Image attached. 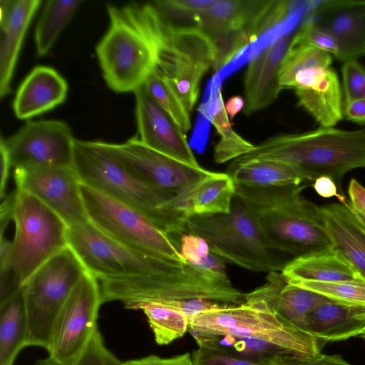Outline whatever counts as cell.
I'll list each match as a JSON object with an SVG mask.
<instances>
[{
  "mask_svg": "<svg viewBox=\"0 0 365 365\" xmlns=\"http://www.w3.org/2000/svg\"><path fill=\"white\" fill-rule=\"evenodd\" d=\"M303 188L235 185V196L250 211L272 248L293 258L332 248L321 207L302 195Z\"/></svg>",
  "mask_w": 365,
  "mask_h": 365,
  "instance_id": "1",
  "label": "cell"
},
{
  "mask_svg": "<svg viewBox=\"0 0 365 365\" xmlns=\"http://www.w3.org/2000/svg\"><path fill=\"white\" fill-rule=\"evenodd\" d=\"M110 26L96 46L108 86L117 93L135 92L155 70L158 31L150 4L108 5Z\"/></svg>",
  "mask_w": 365,
  "mask_h": 365,
  "instance_id": "2",
  "label": "cell"
},
{
  "mask_svg": "<svg viewBox=\"0 0 365 365\" xmlns=\"http://www.w3.org/2000/svg\"><path fill=\"white\" fill-rule=\"evenodd\" d=\"M260 160L294 165L311 180L328 176L339 182L348 172L365 168V128L347 130L320 127L300 133L277 135L255 145L252 151L232 164Z\"/></svg>",
  "mask_w": 365,
  "mask_h": 365,
  "instance_id": "3",
  "label": "cell"
},
{
  "mask_svg": "<svg viewBox=\"0 0 365 365\" xmlns=\"http://www.w3.org/2000/svg\"><path fill=\"white\" fill-rule=\"evenodd\" d=\"M73 168L82 183L138 209L170 235L185 233L177 193L143 182L91 141L76 139Z\"/></svg>",
  "mask_w": 365,
  "mask_h": 365,
  "instance_id": "4",
  "label": "cell"
},
{
  "mask_svg": "<svg viewBox=\"0 0 365 365\" xmlns=\"http://www.w3.org/2000/svg\"><path fill=\"white\" fill-rule=\"evenodd\" d=\"M15 235L7 260L0 265V304L40 267L68 247V226L31 194L16 188Z\"/></svg>",
  "mask_w": 365,
  "mask_h": 365,
  "instance_id": "5",
  "label": "cell"
},
{
  "mask_svg": "<svg viewBox=\"0 0 365 365\" xmlns=\"http://www.w3.org/2000/svg\"><path fill=\"white\" fill-rule=\"evenodd\" d=\"M188 331L252 338L279 346L302 358L319 355L326 343L292 326L259 299L224 304L189 319Z\"/></svg>",
  "mask_w": 365,
  "mask_h": 365,
  "instance_id": "6",
  "label": "cell"
},
{
  "mask_svg": "<svg viewBox=\"0 0 365 365\" xmlns=\"http://www.w3.org/2000/svg\"><path fill=\"white\" fill-rule=\"evenodd\" d=\"M185 233L202 237L212 252L250 271L278 272L289 262L272 248L250 211L235 195L227 214L188 217Z\"/></svg>",
  "mask_w": 365,
  "mask_h": 365,
  "instance_id": "7",
  "label": "cell"
},
{
  "mask_svg": "<svg viewBox=\"0 0 365 365\" xmlns=\"http://www.w3.org/2000/svg\"><path fill=\"white\" fill-rule=\"evenodd\" d=\"M103 302L120 301L127 309L145 302L203 299L240 304L245 293L189 264L180 272L99 281Z\"/></svg>",
  "mask_w": 365,
  "mask_h": 365,
  "instance_id": "8",
  "label": "cell"
},
{
  "mask_svg": "<svg viewBox=\"0 0 365 365\" xmlns=\"http://www.w3.org/2000/svg\"><path fill=\"white\" fill-rule=\"evenodd\" d=\"M89 222L113 240L143 255L185 264L171 235L138 209L81 182Z\"/></svg>",
  "mask_w": 365,
  "mask_h": 365,
  "instance_id": "9",
  "label": "cell"
},
{
  "mask_svg": "<svg viewBox=\"0 0 365 365\" xmlns=\"http://www.w3.org/2000/svg\"><path fill=\"white\" fill-rule=\"evenodd\" d=\"M86 270L68 246L40 267L22 286L27 346L48 349L55 322Z\"/></svg>",
  "mask_w": 365,
  "mask_h": 365,
  "instance_id": "10",
  "label": "cell"
},
{
  "mask_svg": "<svg viewBox=\"0 0 365 365\" xmlns=\"http://www.w3.org/2000/svg\"><path fill=\"white\" fill-rule=\"evenodd\" d=\"M158 34L155 69L168 79L190 113L198 98L200 81L214 66V46L200 29H173L159 15Z\"/></svg>",
  "mask_w": 365,
  "mask_h": 365,
  "instance_id": "11",
  "label": "cell"
},
{
  "mask_svg": "<svg viewBox=\"0 0 365 365\" xmlns=\"http://www.w3.org/2000/svg\"><path fill=\"white\" fill-rule=\"evenodd\" d=\"M68 246L86 272L98 281L181 271L176 264L135 251L102 232L90 222L68 227Z\"/></svg>",
  "mask_w": 365,
  "mask_h": 365,
  "instance_id": "12",
  "label": "cell"
},
{
  "mask_svg": "<svg viewBox=\"0 0 365 365\" xmlns=\"http://www.w3.org/2000/svg\"><path fill=\"white\" fill-rule=\"evenodd\" d=\"M99 281L86 272L74 287L52 331L49 357L59 365H76L95 333L101 304Z\"/></svg>",
  "mask_w": 365,
  "mask_h": 365,
  "instance_id": "13",
  "label": "cell"
},
{
  "mask_svg": "<svg viewBox=\"0 0 365 365\" xmlns=\"http://www.w3.org/2000/svg\"><path fill=\"white\" fill-rule=\"evenodd\" d=\"M91 142L143 182L173 193L199 182L212 172L158 152L136 137L123 143Z\"/></svg>",
  "mask_w": 365,
  "mask_h": 365,
  "instance_id": "14",
  "label": "cell"
},
{
  "mask_svg": "<svg viewBox=\"0 0 365 365\" xmlns=\"http://www.w3.org/2000/svg\"><path fill=\"white\" fill-rule=\"evenodd\" d=\"M76 139L63 121H27L4 144L14 170L73 167Z\"/></svg>",
  "mask_w": 365,
  "mask_h": 365,
  "instance_id": "15",
  "label": "cell"
},
{
  "mask_svg": "<svg viewBox=\"0 0 365 365\" xmlns=\"http://www.w3.org/2000/svg\"><path fill=\"white\" fill-rule=\"evenodd\" d=\"M17 189L27 192L56 213L70 227L89 222L81 182L73 167L14 170Z\"/></svg>",
  "mask_w": 365,
  "mask_h": 365,
  "instance_id": "16",
  "label": "cell"
},
{
  "mask_svg": "<svg viewBox=\"0 0 365 365\" xmlns=\"http://www.w3.org/2000/svg\"><path fill=\"white\" fill-rule=\"evenodd\" d=\"M139 140L148 147L194 167H200L186 137L143 86L134 92Z\"/></svg>",
  "mask_w": 365,
  "mask_h": 365,
  "instance_id": "17",
  "label": "cell"
},
{
  "mask_svg": "<svg viewBox=\"0 0 365 365\" xmlns=\"http://www.w3.org/2000/svg\"><path fill=\"white\" fill-rule=\"evenodd\" d=\"M309 19L334 38L337 59L344 62L365 55V1H321Z\"/></svg>",
  "mask_w": 365,
  "mask_h": 365,
  "instance_id": "18",
  "label": "cell"
},
{
  "mask_svg": "<svg viewBox=\"0 0 365 365\" xmlns=\"http://www.w3.org/2000/svg\"><path fill=\"white\" fill-rule=\"evenodd\" d=\"M292 88L298 103L321 125L334 127L343 118L338 75L331 67L313 66L299 71Z\"/></svg>",
  "mask_w": 365,
  "mask_h": 365,
  "instance_id": "19",
  "label": "cell"
},
{
  "mask_svg": "<svg viewBox=\"0 0 365 365\" xmlns=\"http://www.w3.org/2000/svg\"><path fill=\"white\" fill-rule=\"evenodd\" d=\"M291 39L289 32L279 36L250 61L244 81L245 115L267 108L277 98L282 89L279 73Z\"/></svg>",
  "mask_w": 365,
  "mask_h": 365,
  "instance_id": "20",
  "label": "cell"
},
{
  "mask_svg": "<svg viewBox=\"0 0 365 365\" xmlns=\"http://www.w3.org/2000/svg\"><path fill=\"white\" fill-rule=\"evenodd\" d=\"M245 297L264 302L272 311L304 331L308 314L318 305L330 299L317 292L287 283L279 272L269 273L266 282L245 294Z\"/></svg>",
  "mask_w": 365,
  "mask_h": 365,
  "instance_id": "21",
  "label": "cell"
},
{
  "mask_svg": "<svg viewBox=\"0 0 365 365\" xmlns=\"http://www.w3.org/2000/svg\"><path fill=\"white\" fill-rule=\"evenodd\" d=\"M39 0L1 1L0 96L11 91L19 53Z\"/></svg>",
  "mask_w": 365,
  "mask_h": 365,
  "instance_id": "22",
  "label": "cell"
},
{
  "mask_svg": "<svg viewBox=\"0 0 365 365\" xmlns=\"http://www.w3.org/2000/svg\"><path fill=\"white\" fill-rule=\"evenodd\" d=\"M68 88L66 81L54 68L36 66L15 96L13 109L16 117L26 120L52 110L64 102Z\"/></svg>",
  "mask_w": 365,
  "mask_h": 365,
  "instance_id": "23",
  "label": "cell"
},
{
  "mask_svg": "<svg viewBox=\"0 0 365 365\" xmlns=\"http://www.w3.org/2000/svg\"><path fill=\"white\" fill-rule=\"evenodd\" d=\"M320 207L332 247L365 280V227L346 201Z\"/></svg>",
  "mask_w": 365,
  "mask_h": 365,
  "instance_id": "24",
  "label": "cell"
},
{
  "mask_svg": "<svg viewBox=\"0 0 365 365\" xmlns=\"http://www.w3.org/2000/svg\"><path fill=\"white\" fill-rule=\"evenodd\" d=\"M364 331L365 305L329 299L307 317L305 331L324 342L361 336Z\"/></svg>",
  "mask_w": 365,
  "mask_h": 365,
  "instance_id": "25",
  "label": "cell"
},
{
  "mask_svg": "<svg viewBox=\"0 0 365 365\" xmlns=\"http://www.w3.org/2000/svg\"><path fill=\"white\" fill-rule=\"evenodd\" d=\"M177 194L180 209L187 218L227 214L235 195V184L227 173L211 172Z\"/></svg>",
  "mask_w": 365,
  "mask_h": 365,
  "instance_id": "26",
  "label": "cell"
},
{
  "mask_svg": "<svg viewBox=\"0 0 365 365\" xmlns=\"http://www.w3.org/2000/svg\"><path fill=\"white\" fill-rule=\"evenodd\" d=\"M189 331L199 348L208 349L259 364L284 365L292 359L299 357L283 347L262 340L230 334Z\"/></svg>",
  "mask_w": 365,
  "mask_h": 365,
  "instance_id": "27",
  "label": "cell"
},
{
  "mask_svg": "<svg viewBox=\"0 0 365 365\" xmlns=\"http://www.w3.org/2000/svg\"><path fill=\"white\" fill-rule=\"evenodd\" d=\"M287 282H334L361 279L333 247L293 258L281 271Z\"/></svg>",
  "mask_w": 365,
  "mask_h": 365,
  "instance_id": "28",
  "label": "cell"
},
{
  "mask_svg": "<svg viewBox=\"0 0 365 365\" xmlns=\"http://www.w3.org/2000/svg\"><path fill=\"white\" fill-rule=\"evenodd\" d=\"M227 173L235 185L269 187L302 185L310 178L299 168L278 160H260L230 164Z\"/></svg>",
  "mask_w": 365,
  "mask_h": 365,
  "instance_id": "29",
  "label": "cell"
},
{
  "mask_svg": "<svg viewBox=\"0 0 365 365\" xmlns=\"http://www.w3.org/2000/svg\"><path fill=\"white\" fill-rule=\"evenodd\" d=\"M28 321L22 287L0 304V365H13L26 346Z\"/></svg>",
  "mask_w": 365,
  "mask_h": 365,
  "instance_id": "30",
  "label": "cell"
},
{
  "mask_svg": "<svg viewBox=\"0 0 365 365\" xmlns=\"http://www.w3.org/2000/svg\"><path fill=\"white\" fill-rule=\"evenodd\" d=\"M263 2L217 0L210 9L198 14L199 28L203 32L220 28L242 29L246 32Z\"/></svg>",
  "mask_w": 365,
  "mask_h": 365,
  "instance_id": "31",
  "label": "cell"
},
{
  "mask_svg": "<svg viewBox=\"0 0 365 365\" xmlns=\"http://www.w3.org/2000/svg\"><path fill=\"white\" fill-rule=\"evenodd\" d=\"M81 3L78 0H51L46 3L35 30L38 56L48 53Z\"/></svg>",
  "mask_w": 365,
  "mask_h": 365,
  "instance_id": "32",
  "label": "cell"
},
{
  "mask_svg": "<svg viewBox=\"0 0 365 365\" xmlns=\"http://www.w3.org/2000/svg\"><path fill=\"white\" fill-rule=\"evenodd\" d=\"M209 117L220 135L214 148L215 163L222 164L234 160L254 149L255 145L244 139L232 128L220 90L215 98L214 109L210 110Z\"/></svg>",
  "mask_w": 365,
  "mask_h": 365,
  "instance_id": "33",
  "label": "cell"
},
{
  "mask_svg": "<svg viewBox=\"0 0 365 365\" xmlns=\"http://www.w3.org/2000/svg\"><path fill=\"white\" fill-rule=\"evenodd\" d=\"M132 309L142 310L154 334L155 342L167 345L182 337L189 329V319L183 313L157 302L136 304Z\"/></svg>",
  "mask_w": 365,
  "mask_h": 365,
  "instance_id": "34",
  "label": "cell"
},
{
  "mask_svg": "<svg viewBox=\"0 0 365 365\" xmlns=\"http://www.w3.org/2000/svg\"><path fill=\"white\" fill-rule=\"evenodd\" d=\"M332 58L331 53L317 47L289 43L279 73L282 88H292L295 75L303 69L331 66Z\"/></svg>",
  "mask_w": 365,
  "mask_h": 365,
  "instance_id": "35",
  "label": "cell"
},
{
  "mask_svg": "<svg viewBox=\"0 0 365 365\" xmlns=\"http://www.w3.org/2000/svg\"><path fill=\"white\" fill-rule=\"evenodd\" d=\"M148 93L185 133L191 127L190 113L168 79L156 69L143 85Z\"/></svg>",
  "mask_w": 365,
  "mask_h": 365,
  "instance_id": "36",
  "label": "cell"
},
{
  "mask_svg": "<svg viewBox=\"0 0 365 365\" xmlns=\"http://www.w3.org/2000/svg\"><path fill=\"white\" fill-rule=\"evenodd\" d=\"M287 283L317 292L331 300L365 305V280L362 279L334 282L299 281Z\"/></svg>",
  "mask_w": 365,
  "mask_h": 365,
  "instance_id": "37",
  "label": "cell"
},
{
  "mask_svg": "<svg viewBox=\"0 0 365 365\" xmlns=\"http://www.w3.org/2000/svg\"><path fill=\"white\" fill-rule=\"evenodd\" d=\"M289 1H264L247 29L249 43H253L272 28L282 23L292 11Z\"/></svg>",
  "mask_w": 365,
  "mask_h": 365,
  "instance_id": "38",
  "label": "cell"
},
{
  "mask_svg": "<svg viewBox=\"0 0 365 365\" xmlns=\"http://www.w3.org/2000/svg\"><path fill=\"white\" fill-rule=\"evenodd\" d=\"M290 44L317 47L329 52L336 58L339 55V47L334 38L309 19L293 36Z\"/></svg>",
  "mask_w": 365,
  "mask_h": 365,
  "instance_id": "39",
  "label": "cell"
},
{
  "mask_svg": "<svg viewBox=\"0 0 365 365\" xmlns=\"http://www.w3.org/2000/svg\"><path fill=\"white\" fill-rule=\"evenodd\" d=\"M343 63L341 73L345 101L365 98V68L357 60Z\"/></svg>",
  "mask_w": 365,
  "mask_h": 365,
  "instance_id": "40",
  "label": "cell"
},
{
  "mask_svg": "<svg viewBox=\"0 0 365 365\" xmlns=\"http://www.w3.org/2000/svg\"><path fill=\"white\" fill-rule=\"evenodd\" d=\"M118 361L112 353L106 349L102 336L97 330L95 333L85 354L76 365H118ZM36 365H59L50 358L41 360Z\"/></svg>",
  "mask_w": 365,
  "mask_h": 365,
  "instance_id": "41",
  "label": "cell"
},
{
  "mask_svg": "<svg viewBox=\"0 0 365 365\" xmlns=\"http://www.w3.org/2000/svg\"><path fill=\"white\" fill-rule=\"evenodd\" d=\"M179 249L185 261L194 267L201 264L211 252L205 239L190 233L181 235Z\"/></svg>",
  "mask_w": 365,
  "mask_h": 365,
  "instance_id": "42",
  "label": "cell"
},
{
  "mask_svg": "<svg viewBox=\"0 0 365 365\" xmlns=\"http://www.w3.org/2000/svg\"><path fill=\"white\" fill-rule=\"evenodd\" d=\"M176 309L185 315L188 319L206 311L220 307L224 304L203 299H178L157 302Z\"/></svg>",
  "mask_w": 365,
  "mask_h": 365,
  "instance_id": "43",
  "label": "cell"
},
{
  "mask_svg": "<svg viewBox=\"0 0 365 365\" xmlns=\"http://www.w3.org/2000/svg\"><path fill=\"white\" fill-rule=\"evenodd\" d=\"M118 365H195L192 355L185 353L171 358L150 355L143 358L120 361Z\"/></svg>",
  "mask_w": 365,
  "mask_h": 365,
  "instance_id": "44",
  "label": "cell"
},
{
  "mask_svg": "<svg viewBox=\"0 0 365 365\" xmlns=\"http://www.w3.org/2000/svg\"><path fill=\"white\" fill-rule=\"evenodd\" d=\"M343 114L348 120L365 124V98L345 101Z\"/></svg>",
  "mask_w": 365,
  "mask_h": 365,
  "instance_id": "45",
  "label": "cell"
},
{
  "mask_svg": "<svg viewBox=\"0 0 365 365\" xmlns=\"http://www.w3.org/2000/svg\"><path fill=\"white\" fill-rule=\"evenodd\" d=\"M313 187L317 193L322 197H336L341 202L345 201L344 197L338 192L336 182L328 176H321L315 179Z\"/></svg>",
  "mask_w": 365,
  "mask_h": 365,
  "instance_id": "46",
  "label": "cell"
},
{
  "mask_svg": "<svg viewBox=\"0 0 365 365\" xmlns=\"http://www.w3.org/2000/svg\"><path fill=\"white\" fill-rule=\"evenodd\" d=\"M348 194L351 207L365 216V187L356 180L351 179Z\"/></svg>",
  "mask_w": 365,
  "mask_h": 365,
  "instance_id": "47",
  "label": "cell"
},
{
  "mask_svg": "<svg viewBox=\"0 0 365 365\" xmlns=\"http://www.w3.org/2000/svg\"><path fill=\"white\" fill-rule=\"evenodd\" d=\"M16 200V190L6 195L4 200L1 202L0 210L1 235H4L6 226L14 219Z\"/></svg>",
  "mask_w": 365,
  "mask_h": 365,
  "instance_id": "48",
  "label": "cell"
},
{
  "mask_svg": "<svg viewBox=\"0 0 365 365\" xmlns=\"http://www.w3.org/2000/svg\"><path fill=\"white\" fill-rule=\"evenodd\" d=\"M0 156H1V178H0V197L2 200L6 195V188L11 168V163L6 148L4 144V139L1 137L0 140Z\"/></svg>",
  "mask_w": 365,
  "mask_h": 365,
  "instance_id": "49",
  "label": "cell"
},
{
  "mask_svg": "<svg viewBox=\"0 0 365 365\" xmlns=\"http://www.w3.org/2000/svg\"><path fill=\"white\" fill-rule=\"evenodd\" d=\"M174 4L179 8L192 14H201L211 6L217 0H173Z\"/></svg>",
  "mask_w": 365,
  "mask_h": 365,
  "instance_id": "50",
  "label": "cell"
},
{
  "mask_svg": "<svg viewBox=\"0 0 365 365\" xmlns=\"http://www.w3.org/2000/svg\"><path fill=\"white\" fill-rule=\"evenodd\" d=\"M245 105L244 99L240 96H235L228 99L225 103V108L228 118L230 117V119L232 120L245 107Z\"/></svg>",
  "mask_w": 365,
  "mask_h": 365,
  "instance_id": "51",
  "label": "cell"
},
{
  "mask_svg": "<svg viewBox=\"0 0 365 365\" xmlns=\"http://www.w3.org/2000/svg\"><path fill=\"white\" fill-rule=\"evenodd\" d=\"M11 248V242L8 240L4 235L0 237V265L8 259Z\"/></svg>",
  "mask_w": 365,
  "mask_h": 365,
  "instance_id": "52",
  "label": "cell"
},
{
  "mask_svg": "<svg viewBox=\"0 0 365 365\" xmlns=\"http://www.w3.org/2000/svg\"><path fill=\"white\" fill-rule=\"evenodd\" d=\"M350 205V204H349ZM351 207V205H350ZM351 209L354 214V215L356 217V218L359 220V221L362 224V225L365 227V216L362 215L361 212H358L357 210H354L353 207H351Z\"/></svg>",
  "mask_w": 365,
  "mask_h": 365,
  "instance_id": "53",
  "label": "cell"
},
{
  "mask_svg": "<svg viewBox=\"0 0 365 365\" xmlns=\"http://www.w3.org/2000/svg\"><path fill=\"white\" fill-rule=\"evenodd\" d=\"M361 336L365 339V331Z\"/></svg>",
  "mask_w": 365,
  "mask_h": 365,
  "instance_id": "54",
  "label": "cell"
},
{
  "mask_svg": "<svg viewBox=\"0 0 365 365\" xmlns=\"http://www.w3.org/2000/svg\"></svg>",
  "mask_w": 365,
  "mask_h": 365,
  "instance_id": "55",
  "label": "cell"
}]
</instances>
